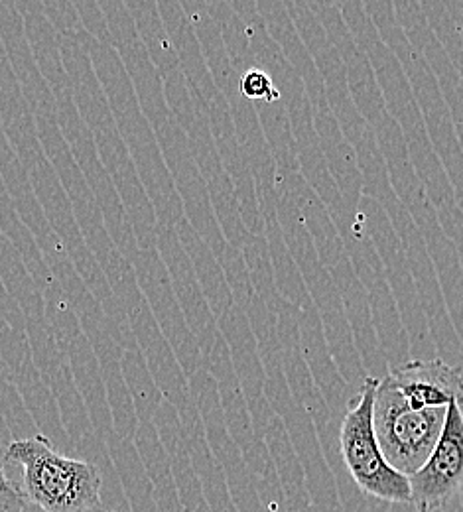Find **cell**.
<instances>
[{
    "label": "cell",
    "mask_w": 463,
    "mask_h": 512,
    "mask_svg": "<svg viewBox=\"0 0 463 512\" xmlns=\"http://www.w3.org/2000/svg\"><path fill=\"white\" fill-rule=\"evenodd\" d=\"M385 379L414 410L448 408L452 402L463 404L462 369L444 359L410 361L393 369Z\"/></svg>",
    "instance_id": "obj_5"
},
{
    "label": "cell",
    "mask_w": 463,
    "mask_h": 512,
    "mask_svg": "<svg viewBox=\"0 0 463 512\" xmlns=\"http://www.w3.org/2000/svg\"><path fill=\"white\" fill-rule=\"evenodd\" d=\"M0 512H24V497L4 475L0 461Z\"/></svg>",
    "instance_id": "obj_7"
},
{
    "label": "cell",
    "mask_w": 463,
    "mask_h": 512,
    "mask_svg": "<svg viewBox=\"0 0 463 512\" xmlns=\"http://www.w3.org/2000/svg\"><path fill=\"white\" fill-rule=\"evenodd\" d=\"M410 505L434 512L448 505L463 489V404L446 410L442 434L424 465L408 477Z\"/></svg>",
    "instance_id": "obj_4"
},
{
    "label": "cell",
    "mask_w": 463,
    "mask_h": 512,
    "mask_svg": "<svg viewBox=\"0 0 463 512\" xmlns=\"http://www.w3.org/2000/svg\"><path fill=\"white\" fill-rule=\"evenodd\" d=\"M109 512H113V511H109Z\"/></svg>",
    "instance_id": "obj_8"
},
{
    "label": "cell",
    "mask_w": 463,
    "mask_h": 512,
    "mask_svg": "<svg viewBox=\"0 0 463 512\" xmlns=\"http://www.w3.org/2000/svg\"><path fill=\"white\" fill-rule=\"evenodd\" d=\"M377 388L379 379L367 377L359 398L349 404L339 430V451L351 479L365 495L393 505H406L410 503L408 477L387 463L373 428Z\"/></svg>",
    "instance_id": "obj_2"
},
{
    "label": "cell",
    "mask_w": 463,
    "mask_h": 512,
    "mask_svg": "<svg viewBox=\"0 0 463 512\" xmlns=\"http://www.w3.org/2000/svg\"><path fill=\"white\" fill-rule=\"evenodd\" d=\"M446 410H414L393 384L379 379L373 428L387 463L406 477L416 473L442 434Z\"/></svg>",
    "instance_id": "obj_3"
},
{
    "label": "cell",
    "mask_w": 463,
    "mask_h": 512,
    "mask_svg": "<svg viewBox=\"0 0 463 512\" xmlns=\"http://www.w3.org/2000/svg\"><path fill=\"white\" fill-rule=\"evenodd\" d=\"M239 91L249 101H265L274 103L280 99V91L274 85L272 77L263 69H249L239 83Z\"/></svg>",
    "instance_id": "obj_6"
},
{
    "label": "cell",
    "mask_w": 463,
    "mask_h": 512,
    "mask_svg": "<svg viewBox=\"0 0 463 512\" xmlns=\"http://www.w3.org/2000/svg\"><path fill=\"white\" fill-rule=\"evenodd\" d=\"M4 457L22 467V497L44 512H103L101 473L62 455L42 434L14 440Z\"/></svg>",
    "instance_id": "obj_1"
}]
</instances>
